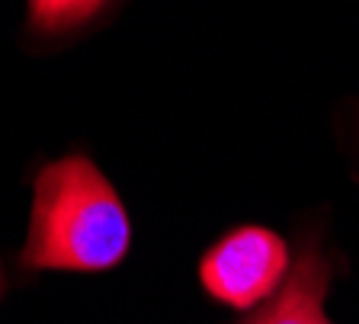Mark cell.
<instances>
[{
  "mask_svg": "<svg viewBox=\"0 0 359 324\" xmlns=\"http://www.w3.org/2000/svg\"><path fill=\"white\" fill-rule=\"evenodd\" d=\"M128 248V212L93 161L67 154L39 170L29 234L20 254L29 270L103 273L119 266Z\"/></svg>",
  "mask_w": 359,
  "mask_h": 324,
  "instance_id": "1",
  "label": "cell"
},
{
  "mask_svg": "<svg viewBox=\"0 0 359 324\" xmlns=\"http://www.w3.org/2000/svg\"><path fill=\"white\" fill-rule=\"evenodd\" d=\"M289 248L276 231L241 225L222 234L199 260V283L205 292L231 309H257L289 279Z\"/></svg>",
  "mask_w": 359,
  "mask_h": 324,
  "instance_id": "2",
  "label": "cell"
},
{
  "mask_svg": "<svg viewBox=\"0 0 359 324\" xmlns=\"http://www.w3.org/2000/svg\"><path fill=\"white\" fill-rule=\"evenodd\" d=\"M330 286V270L314 248H305L289 279L273 299L244 324H334L327 318L324 299Z\"/></svg>",
  "mask_w": 359,
  "mask_h": 324,
  "instance_id": "3",
  "label": "cell"
},
{
  "mask_svg": "<svg viewBox=\"0 0 359 324\" xmlns=\"http://www.w3.org/2000/svg\"><path fill=\"white\" fill-rule=\"evenodd\" d=\"M106 4L109 0H29V23L32 29L52 36V32H65L87 23Z\"/></svg>",
  "mask_w": 359,
  "mask_h": 324,
  "instance_id": "4",
  "label": "cell"
}]
</instances>
